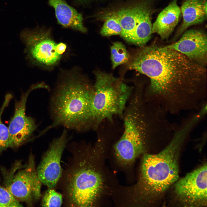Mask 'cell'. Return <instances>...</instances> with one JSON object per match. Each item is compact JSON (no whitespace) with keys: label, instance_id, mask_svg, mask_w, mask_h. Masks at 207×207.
<instances>
[{"label":"cell","instance_id":"2","mask_svg":"<svg viewBox=\"0 0 207 207\" xmlns=\"http://www.w3.org/2000/svg\"><path fill=\"white\" fill-rule=\"evenodd\" d=\"M69 145L76 154L66 178L70 203L78 207L106 205L119 185L115 175L106 165V151L83 142H72Z\"/></svg>","mask_w":207,"mask_h":207},{"label":"cell","instance_id":"3","mask_svg":"<svg viewBox=\"0 0 207 207\" xmlns=\"http://www.w3.org/2000/svg\"><path fill=\"white\" fill-rule=\"evenodd\" d=\"M190 131L188 126H183L160 153L143 155L137 181L133 185L123 187L124 196L130 206L147 204L178 180L179 153Z\"/></svg>","mask_w":207,"mask_h":207},{"label":"cell","instance_id":"20","mask_svg":"<svg viewBox=\"0 0 207 207\" xmlns=\"http://www.w3.org/2000/svg\"><path fill=\"white\" fill-rule=\"evenodd\" d=\"M62 203V196L52 188L46 192L41 205L43 207H60Z\"/></svg>","mask_w":207,"mask_h":207},{"label":"cell","instance_id":"10","mask_svg":"<svg viewBox=\"0 0 207 207\" xmlns=\"http://www.w3.org/2000/svg\"><path fill=\"white\" fill-rule=\"evenodd\" d=\"M207 167L204 164L177 181L175 193L182 204L190 206L206 205Z\"/></svg>","mask_w":207,"mask_h":207},{"label":"cell","instance_id":"12","mask_svg":"<svg viewBox=\"0 0 207 207\" xmlns=\"http://www.w3.org/2000/svg\"><path fill=\"white\" fill-rule=\"evenodd\" d=\"M34 89L32 87L23 93L20 99L16 101L15 111L8 127L9 147L16 148L30 141L37 125L35 120L26 114V104L28 95Z\"/></svg>","mask_w":207,"mask_h":207},{"label":"cell","instance_id":"17","mask_svg":"<svg viewBox=\"0 0 207 207\" xmlns=\"http://www.w3.org/2000/svg\"><path fill=\"white\" fill-rule=\"evenodd\" d=\"M112 68H115L119 65L126 63L131 58L125 46L121 43L116 42L110 47Z\"/></svg>","mask_w":207,"mask_h":207},{"label":"cell","instance_id":"11","mask_svg":"<svg viewBox=\"0 0 207 207\" xmlns=\"http://www.w3.org/2000/svg\"><path fill=\"white\" fill-rule=\"evenodd\" d=\"M68 140L67 129L65 128L60 136L51 142L37 168L41 182L49 188L55 187L62 176L60 161Z\"/></svg>","mask_w":207,"mask_h":207},{"label":"cell","instance_id":"9","mask_svg":"<svg viewBox=\"0 0 207 207\" xmlns=\"http://www.w3.org/2000/svg\"><path fill=\"white\" fill-rule=\"evenodd\" d=\"M154 12L151 0H137L109 14L118 20L122 29L120 36L131 43L134 37L143 36L151 32Z\"/></svg>","mask_w":207,"mask_h":207},{"label":"cell","instance_id":"19","mask_svg":"<svg viewBox=\"0 0 207 207\" xmlns=\"http://www.w3.org/2000/svg\"><path fill=\"white\" fill-rule=\"evenodd\" d=\"M10 98L6 97L0 111V150L3 151L9 147V134L8 127L2 122L1 115Z\"/></svg>","mask_w":207,"mask_h":207},{"label":"cell","instance_id":"7","mask_svg":"<svg viewBox=\"0 0 207 207\" xmlns=\"http://www.w3.org/2000/svg\"><path fill=\"white\" fill-rule=\"evenodd\" d=\"M50 28H26L20 37L25 46L28 60L33 65L51 70L60 62L67 48L66 44L57 43Z\"/></svg>","mask_w":207,"mask_h":207},{"label":"cell","instance_id":"18","mask_svg":"<svg viewBox=\"0 0 207 207\" xmlns=\"http://www.w3.org/2000/svg\"><path fill=\"white\" fill-rule=\"evenodd\" d=\"M103 18L105 22L100 31L102 35L110 36L120 35L122 28L118 20L116 17L108 14Z\"/></svg>","mask_w":207,"mask_h":207},{"label":"cell","instance_id":"6","mask_svg":"<svg viewBox=\"0 0 207 207\" xmlns=\"http://www.w3.org/2000/svg\"><path fill=\"white\" fill-rule=\"evenodd\" d=\"M124 122L123 133L114 145L112 154L108 155H111L112 162L120 170L131 176L136 160L145 154L147 136L152 133L149 129L152 128L150 129V125L147 126V123L136 113H129Z\"/></svg>","mask_w":207,"mask_h":207},{"label":"cell","instance_id":"22","mask_svg":"<svg viewBox=\"0 0 207 207\" xmlns=\"http://www.w3.org/2000/svg\"><path fill=\"white\" fill-rule=\"evenodd\" d=\"M95 0H73L74 3L78 5H83Z\"/></svg>","mask_w":207,"mask_h":207},{"label":"cell","instance_id":"16","mask_svg":"<svg viewBox=\"0 0 207 207\" xmlns=\"http://www.w3.org/2000/svg\"><path fill=\"white\" fill-rule=\"evenodd\" d=\"M178 0H173L160 13L152 24V34L157 33L162 40L167 39L177 24L181 14Z\"/></svg>","mask_w":207,"mask_h":207},{"label":"cell","instance_id":"15","mask_svg":"<svg viewBox=\"0 0 207 207\" xmlns=\"http://www.w3.org/2000/svg\"><path fill=\"white\" fill-rule=\"evenodd\" d=\"M49 5L54 9L58 24L63 27L85 33L82 15L68 4L65 0H47Z\"/></svg>","mask_w":207,"mask_h":207},{"label":"cell","instance_id":"13","mask_svg":"<svg viewBox=\"0 0 207 207\" xmlns=\"http://www.w3.org/2000/svg\"><path fill=\"white\" fill-rule=\"evenodd\" d=\"M165 46L180 53L199 65L205 67L206 65L207 37L202 30H186L178 41Z\"/></svg>","mask_w":207,"mask_h":207},{"label":"cell","instance_id":"14","mask_svg":"<svg viewBox=\"0 0 207 207\" xmlns=\"http://www.w3.org/2000/svg\"><path fill=\"white\" fill-rule=\"evenodd\" d=\"M182 22L174 37L176 40L189 27L202 23L207 18L206 0H185L181 7Z\"/></svg>","mask_w":207,"mask_h":207},{"label":"cell","instance_id":"4","mask_svg":"<svg viewBox=\"0 0 207 207\" xmlns=\"http://www.w3.org/2000/svg\"><path fill=\"white\" fill-rule=\"evenodd\" d=\"M93 92V87L80 74L74 71L64 73L50 98L52 123L39 136L60 126L80 132L92 126L91 108Z\"/></svg>","mask_w":207,"mask_h":207},{"label":"cell","instance_id":"1","mask_svg":"<svg viewBox=\"0 0 207 207\" xmlns=\"http://www.w3.org/2000/svg\"><path fill=\"white\" fill-rule=\"evenodd\" d=\"M128 67L148 77L151 93L167 102L182 101L205 91L206 67L165 46L141 47L131 57Z\"/></svg>","mask_w":207,"mask_h":207},{"label":"cell","instance_id":"5","mask_svg":"<svg viewBox=\"0 0 207 207\" xmlns=\"http://www.w3.org/2000/svg\"><path fill=\"white\" fill-rule=\"evenodd\" d=\"M95 74L91 108L94 127L105 119L121 115L131 92V88L120 78L101 71Z\"/></svg>","mask_w":207,"mask_h":207},{"label":"cell","instance_id":"21","mask_svg":"<svg viewBox=\"0 0 207 207\" xmlns=\"http://www.w3.org/2000/svg\"><path fill=\"white\" fill-rule=\"evenodd\" d=\"M4 187L0 185V207H22Z\"/></svg>","mask_w":207,"mask_h":207},{"label":"cell","instance_id":"8","mask_svg":"<svg viewBox=\"0 0 207 207\" xmlns=\"http://www.w3.org/2000/svg\"><path fill=\"white\" fill-rule=\"evenodd\" d=\"M4 172L5 187L18 201L32 206L40 199L42 183L32 154L25 164L16 162L9 171Z\"/></svg>","mask_w":207,"mask_h":207}]
</instances>
